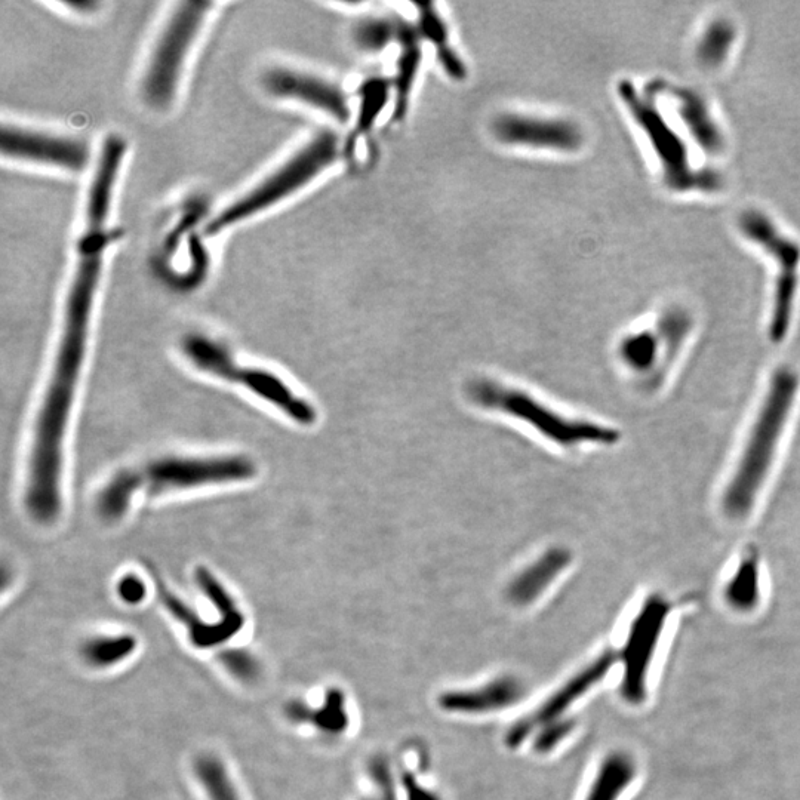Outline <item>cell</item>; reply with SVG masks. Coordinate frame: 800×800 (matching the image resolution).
<instances>
[{
	"instance_id": "31",
	"label": "cell",
	"mask_w": 800,
	"mask_h": 800,
	"mask_svg": "<svg viewBox=\"0 0 800 800\" xmlns=\"http://www.w3.org/2000/svg\"><path fill=\"white\" fill-rule=\"evenodd\" d=\"M118 595L123 602L129 603V605H138V603L146 599L147 587L140 577L134 574H128L120 578Z\"/></svg>"
},
{
	"instance_id": "9",
	"label": "cell",
	"mask_w": 800,
	"mask_h": 800,
	"mask_svg": "<svg viewBox=\"0 0 800 800\" xmlns=\"http://www.w3.org/2000/svg\"><path fill=\"white\" fill-rule=\"evenodd\" d=\"M738 226L746 239L760 246L769 257L774 258L778 273L777 279H775L769 337L775 343H780L789 332L796 292H798L799 243L781 233L771 218L756 209L743 212L738 220Z\"/></svg>"
},
{
	"instance_id": "13",
	"label": "cell",
	"mask_w": 800,
	"mask_h": 800,
	"mask_svg": "<svg viewBox=\"0 0 800 800\" xmlns=\"http://www.w3.org/2000/svg\"><path fill=\"white\" fill-rule=\"evenodd\" d=\"M492 132L503 143L531 149L575 152L583 146V132L568 120L503 115L495 119Z\"/></svg>"
},
{
	"instance_id": "26",
	"label": "cell",
	"mask_w": 800,
	"mask_h": 800,
	"mask_svg": "<svg viewBox=\"0 0 800 800\" xmlns=\"http://www.w3.org/2000/svg\"><path fill=\"white\" fill-rule=\"evenodd\" d=\"M734 29L726 21H715L707 27L698 43L697 57L704 66L718 67L723 63L734 43Z\"/></svg>"
},
{
	"instance_id": "32",
	"label": "cell",
	"mask_w": 800,
	"mask_h": 800,
	"mask_svg": "<svg viewBox=\"0 0 800 800\" xmlns=\"http://www.w3.org/2000/svg\"><path fill=\"white\" fill-rule=\"evenodd\" d=\"M571 729V722L552 723V725L541 729L543 732H541V735H538L535 747H537V750H540V752H549L553 747L558 746L560 741L571 732Z\"/></svg>"
},
{
	"instance_id": "33",
	"label": "cell",
	"mask_w": 800,
	"mask_h": 800,
	"mask_svg": "<svg viewBox=\"0 0 800 800\" xmlns=\"http://www.w3.org/2000/svg\"><path fill=\"white\" fill-rule=\"evenodd\" d=\"M224 664L242 679L252 678L257 672V664L252 660L251 655L245 654V652L230 651L229 654L224 655Z\"/></svg>"
},
{
	"instance_id": "1",
	"label": "cell",
	"mask_w": 800,
	"mask_h": 800,
	"mask_svg": "<svg viewBox=\"0 0 800 800\" xmlns=\"http://www.w3.org/2000/svg\"><path fill=\"white\" fill-rule=\"evenodd\" d=\"M101 270L103 267L91 260L76 264L67 295L57 358L36 421L29 460L26 506L32 518L40 523L54 522L61 512L64 436L85 359L92 306Z\"/></svg>"
},
{
	"instance_id": "22",
	"label": "cell",
	"mask_w": 800,
	"mask_h": 800,
	"mask_svg": "<svg viewBox=\"0 0 800 800\" xmlns=\"http://www.w3.org/2000/svg\"><path fill=\"white\" fill-rule=\"evenodd\" d=\"M758 559L747 558L740 563L725 589V599L732 609L750 612L758 606L760 598Z\"/></svg>"
},
{
	"instance_id": "3",
	"label": "cell",
	"mask_w": 800,
	"mask_h": 800,
	"mask_svg": "<svg viewBox=\"0 0 800 800\" xmlns=\"http://www.w3.org/2000/svg\"><path fill=\"white\" fill-rule=\"evenodd\" d=\"M798 390L796 372L787 368L775 372L746 448L723 494V509L731 518H744L752 512L774 463Z\"/></svg>"
},
{
	"instance_id": "5",
	"label": "cell",
	"mask_w": 800,
	"mask_h": 800,
	"mask_svg": "<svg viewBox=\"0 0 800 800\" xmlns=\"http://www.w3.org/2000/svg\"><path fill=\"white\" fill-rule=\"evenodd\" d=\"M618 94L651 144L667 189L673 192H716L720 189L722 181L716 172L692 166L685 141L661 115L651 98L640 95L630 80H623L618 85Z\"/></svg>"
},
{
	"instance_id": "27",
	"label": "cell",
	"mask_w": 800,
	"mask_h": 800,
	"mask_svg": "<svg viewBox=\"0 0 800 800\" xmlns=\"http://www.w3.org/2000/svg\"><path fill=\"white\" fill-rule=\"evenodd\" d=\"M390 91H392V83L384 79H371L363 83L362 91H360L362 100H360L359 132H366L374 125L381 110L389 101Z\"/></svg>"
},
{
	"instance_id": "14",
	"label": "cell",
	"mask_w": 800,
	"mask_h": 800,
	"mask_svg": "<svg viewBox=\"0 0 800 800\" xmlns=\"http://www.w3.org/2000/svg\"><path fill=\"white\" fill-rule=\"evenodd\" d=\"M263 83L266 91L275 97L315 107L338 122H347L350 118L346 94L328 80L291 69H273L264 76Z\"/></svg>"
},
{
	"instance_id": "23",
	"label": "cell",
	"mask_w": 800,
	"mask_h": 800,
	"mask_svg": "<svg viewBox=\"0 0 800 800\" xmlns=\"http://www.w3.org/2000/svg\"><path fill=\"white\" fill-rule=\"evenodd\" d=\"M135 646L137 640L129 635L92 639L83 646V657L91 666L103 669L125 660L134 652Z\"/></svg>"
},
{
	"instance_id": "21",
	"label": "cell",
	"mask_w": 800,
	"mask_h": 800,
	"mask_svg": "<svg viewBox=\"0 0 800 800\" xmlns=\"http://www.w3.org/2000/svg\"><path fill=\"white\" fill-rule=\"evenodd\" d=\"M568 562V553L563 550H553V552L547 553L537 563L529 566L528 571L516 578L515 583L510 587V598L516 603H528L537 599L541 592L552 584L556 575L568 565Z\"/></svg>"
},
{
	"instance_id": "29",
	"label": "cell",
	"mask_w": 800,
	"mask_h": 800,
	"mask_svg": "<svg viewBox=\"0 0 800 800\" xmlns=\"http://www.w3.org/2000/svg\"><path fill=\"white\" fill-rule=\"evenodd\" d=\"M657 353V340L651 332H640L627 338L623 344V356L635 368H645Z\"/></svg>"
},
{
	"instance_id": "10",
	"label": "cell",
	"mask_w": 800,
	"mask_h": 800,
	"mask_svg": "<svg viewBox=\"0 0 800 800\" xmlns=\"http://www.w3.org/2000/svg\"><path fill=\"white\" fill-rule=\"evenodd\" d=\"M672 603L660 595L649 596L630 624L626 642L620 651L623 676L620 694L632 706L648 698V679L655 654L663 638Z\"/></svg>"
},
{
	"instance_id": "28",
	"label": "cell",
	"mask_w": 800,
	"mask_h": 800,
	"mask_svg": "<svg viewBox=\"0 0 800 800\" xmlns=\"http://www.w3.org/2000/svg\"><path fill=\"white\" fill-rule=\"evenodd\" d=\"M369 778L371 789L360 800H398L395 781L386 759L381 756L372 758L369 763Z\"/></svg>"
},
{
	"instance_id": "25",
	"label": "cell",
	"mask_w": 800,
	"mask_h": 800,
	"mask_svg": "<svg viewBox=\"0 0 800 800\" xmlns=\"http://www.w3.org/2000/svg\"><path fill=\"white\" fill-rule=\"evenodd\" d=\"M196 774L209 800H240L226 768L214 756H200Z\"/></svg>"
},
{
	"instance_id": "12",
	"label": "cell",
	"mask_w": 800,
	"mask_h": 800,
	"mask_svg": "<svg viewBox=\"0 0 800 800\" xmlns=\"http://www.w3.org/2000/svg\"><path fill=\"white\" fill-rule=\"evenodd\" d=\"M615 663V654L612 652H605L600 655L595 661L584 667L581 672H578L571 680L560 686L559 691L550 695L547 701H544L541 706H538L531 715L525 716L520 719L509 732H507V744L510 747H518L519 744L525 743L532 732L537 729L546 728V726L555 723V720H560L566 709L574 706L578 698L584 697L593 686L598 685L600 680L606 678L609 670L612 669Z\"/></svg>"
},
{
	"instance_id": "20",
	"label": "cell",
	"mask_w": 800,
	"mask_h": 800,
	"mask_svg": "<svg viewBox=\"0 0 800 800\" xmlns=\"http://www.w3.org/2000/svg\"><path fill=\"white\" fill-rule=\"evenodd\" d=\"M415 6H417L418 15H420L417 27L418 33L435 46L436 54H438L443 70L452 79L461 80L466 78V67L458 57L457 52L452 49L445 21L442 20L435 6L432 3H417Z\"/></svg>"
},
{
	"instance_id": "8",
	"label": "cell",
	"mask_w": 800,
	"mask_h": 800,
	"mask_svg": "<svg viewBox=\"0 0 800 800\" xmlns=\"http://www.w3.org/2000/svg\"><path fill=\"white\" fill-rule=\"evenodd\" d=\"M469 395L480 406L497 409L525 421L544 438L553 440L558 445L574 446L580 443L611 445L618 440V433L609 427L590 421L568 420L526 393L509 389L494 381H473L469 386Z\"/></svg>"
},
{
	"instance_id": "7",
	"label": "cell",
	"mask_w": 800,
	"mask_h": 800,
	"mask_svg": "<svg viewBox=\"0 0 800 800\" xmlns=\"http://www.w3.org/2000/svg\"><path fill=\"white\" fill-rule=\"evenodd\" d=\"M211 8L212 3L209 2H181L175 5L160 32L144 73L143 97L153 109H166L174 101L187 57Z\"/></svg>"
},
{
	"instance_id": "17",
	"label": "cell",
	"mask_w": 800,
	"mask_h": 800,
	"mask_svg": "<svg viewBox=\"0 0 800 800\" xmlns=\"http://www.w3.org/2000/svg\"><path fill=\"white\" fill-rule=\"evenodd\" d=\"M156 583H158V592L163 605L169 609V612L177 620H180L187 627L190 640L198 648H211V646L220 645V643L226 642L227 639L240 632L239 627L224 623V621L205 623V621L200 620L199 615L192 608H189L183 600L178 599L162 583L160 578H156Z\"/></svg>"
},
{
	"instance_id": "24",
	"label": "cell",
	"mask_w": 800,
	"mask_h": 800,
	"mask_svg": "<svg viewBox=\"0 0 800 800\" xmlns=\"http://www.w3.org/2000/svg\"><path fill=\"white\" fill-rule=\"evenodd\" d=\"M399 21L389 18H369L360 21L353 30V40L362 51L377 54L392 42H398Z\"/></svg>"
},
{
	"instance_id": "19",
	"label": "cell",
	"mask_w": 800,
	"mask_h": 800,
	"mask_svg": "<svg viewBox=\"0 0 800 800\" xmlns=\"http://www.w3.org/2000/svg\"><path fill=\"white\" fill-rule=\"evenodd\" d=\"M638 765L632 756L614 752L600 763L598 774L584 800H618L632 786Z\"/></svg>"
},
{
	"instance_id": "11",
	"label": "cell",
	"mask_w": 800,
	"mask_h": 800,
	"mask_svg": "<svg viewBox=\"0 0 800 800\" xmlns=\"http://www.w3.org/2000/svg\"><path fill=\"white\" fill-rule=\"evenodd\" d=\"M2 153L6 158L72 172L82 171L89 160V149L83 141L18 126H3Z\"/></svg>"
},
{
	"instance_id": "2",
	"label": "cell",
	"mask_w": 800,
	"mask_h": 800,
	"mask_svg": "<svg viewBox=\"0 0 800 800\" xmlns=\"http://www.w3.org/2000/svg\"><path fill=\"white\" fill-rule=\"evenodd\" d=\"M255 473L254 461L243 455L162 458L140 469L119 472L98 495V513L101 518L115 522L128 513L132 498L141 489L149 495H160L206 485L243 482L254 478Z\"/></svg>"
},
{
	"instance_id": "4",
	"label": "cell",
	"mask_w": 800,
	"mask_h": 800,
	"mask_svg": "<svg viewBox=\"0 0 800 800\" xmlns=\"http://www.w3.org/2000/svg\"><path fill=\"white\" fill-rule=\"evenodd\" d=\"M338 156L340 141L337 135L332 132L316 135L276 171L212 218L205 226V235H218L300 192L332 163L337 162Z\"/></svg>"
},
{
	"instance_id": "18",
	"label": "cell",
	"mask_w": 800,
	"mask_h": 800,
	"mask_svg": "<svg viewBox=\"0 0 800 800\" xmlns=\"http://www.w3.org/2000/svg\"><path fill=\"white\" fill-rule=\"evenodd\" d=\"M420 33L417 27L399 21L398 43L400 46L398 58V73L395 78V118L405 116L408 109L409 97L414 88L415 78L421 63Z\"/></svg>"
},
{
	"instance_id": "16",
	"label": "cell",
	"mask_w": 800,
	"mask_h": 800,
	"mask_svg": "<svg viewBox=\"0 0 800 800\" xmlns=\"http://www.w3.org/2000/svg\"><path fill=\"white\" fill-rule=\"evenodd\" d=\"M670 95L680 120L698 144L706 152H722L725 146L722 132L703 98L691 89H676Z\"/></svg>"
},
{
	"instance_id": "6",
	"label": "cell",
	"mask_w": 800,
	"mask_h": 800,
	"mask_svg": "<svg viewBox=\"0 0 800 800\" xmlns=\"http://www.w3.org/2000/svg\"><path fill=\"white\" fill-rule=\"evenodd\" d=\"M183 352L200 371L240 384L301 426H312L318 418L312 403L295 395L278 375L267 369L248 368L239 363L236 365L226 347L203 335H189L184 338Z\"/></svg>"
},
{
	"instance_id": "30",
	"label": "cell",
	"mask_w": 800,
	"mask_h": 800,
	"mask_svg": "<svg viewBox=\"0 0 800 800\" xmlns=\"http://www.w3.org/2000/svg\"><path fill=\"white\" fill-rule=\"evenodd\" d=\"M316 725L323 731L338 732L346 728L347 718L343 697L337 691L329 692L325 706L316 713Z\"/></svg>"
},
{
	"instance_id": "15",
	"label": "cell",
	"mask_w": 800,
	"mask_h": 800,
	"mask_svg": "<svg viewBox=\"0 0 800 800\" xmlns=\"http://www.w3.org/2000/svg\"><path fill=\"white\" fill-rule=\"evenodd\" d=\"M520 686L513 679H500L467 691L448 692L440 698L443 709L454 713H489L506 709L518 701Z\"/></svg>"
}]
</instances>
